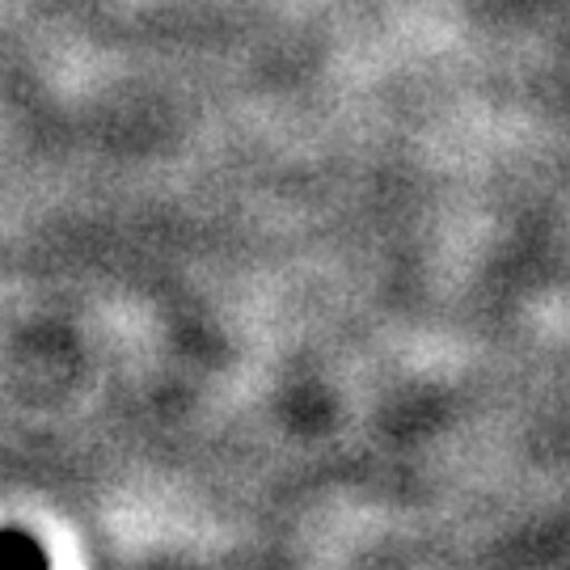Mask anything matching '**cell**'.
Masks as SVG:
<instances>
[{
  "label": "cell",
  "mask_w": 570,
  "mask_h": 570,
  "mask_svg": "<svg viewBox=\"0 0 570 570\" xmlns=\"http://www.w3.org/2000/svg\"><path fill=\"white\" fill-rule=\"evenodd\" d=\"M0 570H47L35 541L21 532H0Z\"/></svg>",
  "instance_id": "cell-1"
}]
</instances>
